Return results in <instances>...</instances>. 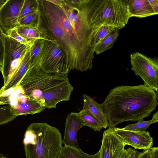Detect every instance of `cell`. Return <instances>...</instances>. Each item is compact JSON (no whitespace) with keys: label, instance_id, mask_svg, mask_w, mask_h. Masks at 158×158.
<instances>
[{"label":"cell","instance_id":"6da1fadb","mask_svg":"<svg viewBox=\"0 0 158 158\" xmlns=\"http://www.w3.org/2000/svg\"><path fill=\"white\" fill-rule=\"evenodd\" d=\"M37 28L42 38L62 48L70 70L93 68L97 28L91 19L92 0H36Z\"/></svg>","mask_w":158,"mask_h":158},{"label":"cell","instance_id":"7a4b0ae2","mask_svg":"<svg viewBox=\"0 0 158 158\" xmlns=\"http://www.w3.org/2000/svg\"><path fill=\"white\" fill-rule=\"evenodd\" d=\"M102 104L108 127L113 129L121 123L149 116L158 104L157 93L144 85H122L111 89Z\"/></svg>","mask_w":158,"mask_h":158},{"label":"cell","instance_id":"3957f363","mask_svg":"<svg viewBox=\"0 0 158 158\" xmlns=\"http://www.w3.org/2000/svg\"><path fill=\"white\" fill-rule=\"evenodd\" d=\"M23 143L26 158H57L62 147L59 130L46 123L31 124Z\"/></svg>","mask_w":158,"mask_h":158},{"label":"cell","instance_id":"277c9868","mask_svg":"<svg viewBox=\"0 0 158 158\" xmlns=\"http://www.w3.org/2000/svg\"><path fill=\"white\" fill-rule=\"evenodd\" d=\"M128 0H92L91 19L96 28L102 25L121 29L130 18Z\"/></svg>","mask_w":158,"mask_h":158},{"label":"cell","instance_id":"5b68a950","mask_svg":"<svg viewBox=\"0 0 158 158\" xmlns=\"http://www.w3.org/2000/svg\"><path fill=\"white\" fill-rule=\"evenodd\" d=\"M35 63L48 73L68 75L70 71L62 48L54 41L47 39L41 40L40 51L33 64Z\"/></svg>","mask_w":158,"mask_h":158},{"label":"cell","instance_id":"8992f818","mask_svg":"<svg viewBox=\"0 0 158 158\" xmlns=\"http://www.w3.org/2000/svg\"><path fill=\"white\" fill-rule=\"evenodd\" d=\"M68 81V75L47 73L35 63L29 65L17 86H20L24 94L28 96L33 91H42Z\"/></svg>","mask_w":158,"mask_h":158},{"label":"cell","instance_id":"52a82bcc","mask_svg":"<svg viewBox=\"0 0 158 158\" xmlns=\"http://www.w3.org/2000/svg\"><path fill=\"white\" fill-rule=\"evenodd\" d=\"M4 53L2 74L4 88L19 67L29 48L10 36L3 34Z\"/></svg>","mask_w":158,"mask_h":158},{"label":"cell","instance_id":"ba28073f","mask_svg":"<svg viewBox=\"0 0 158 158\" xmlns=\"http://www.w3.org/2000/svg\"><path fill=\"white\" fill-rule=\"evenodd\" d=\"M131 69L139 76L144 85L158 93V58H152L138 52L130 55Z\"/></svg>","mask_w":158,"mask_h":158},{"label":"cell","instance_id":"9c48e42d","mask_svg":"<svg viewBox=\"0 0 158 158\" xmlns=\"http://www.w3.org/2000/svg\"><path fill=\"white\" fill-rule=\"evenodd\" d=\"M113 131L117 137L126 145L131 146L134 149L148 150L152 147L153 138L148 131H136L115 127Z\"/></svg>","mask_w":158,"mask_h":158},{"label":"cell","instance_id":"30bf717a","mask_svg":"<svg viewBox=\"0 0 158 158\" xmlns=\"http://www.w3.org/2000/svg\"><path fill=\"white\" fill-rule=\"evenodd\" d=\"M73 89L69 81L65 82L42 91L36 101L45 108H56L60 102L70 100Z\"/></svg>","mask_w":158,"mask_h":158},{"label":"cell","instance_id":"8fae6325","mask_svg":"<svg viewBox=\"0 0 158 158\" xmlns=\"http://www.w3.org/2000/svg\"><path fill=\"white\" fill-rule=\"evenodd\" d=\"M24 0H7L0 9V27L7 35L19 25L18 19Z\"/></svg>","mask_w":158,"mask_h":158},{"label":"cell","instance_id":"7c38bea8","mask_svg":"<svg viewBox=\"0 0 158 158\" xmlns=\"http://www.w3.org/2000/svg\"><path fill=\"white\" fill-rule=\"evenodd\" d=\"M125 146L114 134L113 129L109 127L103 132L100 158H120Z\"/></svg>","mask_w":158,"mask_h":158},{"label":"cell","instance_id":"4fadbf2b","mask_svg":"<svg viewBox=\"0 0 158 158\" xmlns=\"http://www.w3.org/2000/svg\"><path fill=\"white\" fill-rule=\"evenodd\" d=\"M85 126L83 121L79 112H73L67 116L62 143L64 146L80 149L77 139L78 130Z\"/></svg>","mask_w":158,"mask_h":158},{"label":"cell","instance_id":"5bb4252c","mask_svg":"<svg viewBox=\"0 0 158 158\" xmlns=\"http://www.w3.org/2000/svg\"><path fill=\"white\" fill-rule=\"evenodd\" d=\"M127 6L130 18H143L158 15L152 8L148 0H128Z\"/></svg>","mask_w":158,"mask_h":158},{"label":"cell","instance_id":"9a60e30c","mask_svg":"<svg viewBox=\"0 0 158 158\" xmlns=\"http://www.w3.org/2000/svg\"><path fill=\"white\" fill-rule=\"evenodd\" d=\"M10 107L13 112L16 116L39 113L45 109L36 100L30 98L26 102H18L14 106Z\"/></svg>","mask_w":158,"mask_h":158},{"label":"cell","instance_id":"2e32d148","mask_svg":"<svg viewBox=\"0 0 158 158\" xmlns=\"http://www.w3.org/2000/svg\"><path fill=\"white\" fill-rule=\"evenodd\" d=\"M83 101L85 102L90 112L100 123L103 128H106L109 126L106 114L104 112L102 104L96 102L89 96L83 94Z\"/></svg>","mask_w":158,"mask_h":158},{"label":"cell","instance_id":"e0dca14e","mask_svg":"<svg viewBox=\"0 0 158 158\" xmlns=\"http://www.w3.org/2000/svg\"><path fill=\"white\" fill-rule=\"evenodd\" d=\"M29 48L21 64L13 76L4 88L2 89H0V94L6 90L12 87H16L18 85L20 80L28 69L29 65Z\"/></svg>","mask_w":158,"mask_h":158},{"label":"cell","instance_id":"ac0fdd59","mask_svg":"<svg viewBox=\"0 0 158 158\" xmlns=\"http://www.w3.org/2000/svg\"><path fill=\"white\" fill-rule=\"evenodd\" d=\"M57 158H100V152L99 150L95 154L90 155L80 149L64 146L62 147Z\"/></svg>","mask_w":158,"mask_h":158},{"label":"cell","instance_id":"d6986e66","mask_svg":"<svg viewBox=\"0 0 158 158\" xmlns=\"http://www.w3.org/2000/svg\"><path fill=\"white\" fill-rule=\"evenodd\" d=\"M84 124L95 131H100L103 127L96 118L91 113L85 102L83 101V109L79 112Z\"/></svg>","mask_w":158,"mask_h":158},{"label":"cell","instance_id":"ffe728a7","mask_svg":"<svg viewBox=\"0 0 158 158\" xmlns=\"http://www.w3.org/2000/svg\"><path fill=\"white\" fill-rule=\"evenodd\" d=\"M119 29H115L96 46L94 52L97 55L111 48L119 35Z\"/></svg>","mask_w":158,"mask_h":158},{"label":"cell","instance_id":"44dd1931","mask_svg":"<svg viewBox=\"0 0 158 158\" xmlns=\"http://www.w3.org/2000/svg\"><path fill=\"white\" fill-rule=\"evenodd\" d=\"M18 33L30 44L39 39H44L36 27L19 26L15 28Z\"/></svg>","mask_w":158,"mask_h":158},{"label":"cell","instance_id":"7402d4cb","mask_svg":"<svg viewBox=\"0 0 158 158\" xmlns=\"http://www.w3.org/2000/svg\"><path fill=\"white\" fill-rule=\"evenodd\" d=\"M158 122V111H157L153 115L152 119L150 120L144 121L143 119H140L137 123L129 124L122 128L134 131H144L151 124Z\"/></svg>","mask_w":158,"mask_h":158},{"label":"cell","instance_id":"603a6c76","mask_svg":"<svg viewBox=\"0 0 158 158\" xmlns=\"http://www.w3.org/2000/svg\"><path fill=\"white\" fill-rule=\"evenodd\" d=\"M115 29L113 27L107 25H102L98 28L93 37V46L96 48L98 43Z\"/></svg>","mask_w":158,"mask_h":158},{"label":"cell","instance_id":"cb8c5ba5","mask_svg":"<svg viewBox=\"0 0 158 158\" xmlns=\"http://www.w3.org/2000/svg\"><path fill=\"white\" fill-rule=\"evenodd\" d=\"M36 0H24L18 21L26 15L36 11Z\"/></svg>","mask_w":158,"mask_h":158},{"label":"cell","instance_id":"d4e9b609","mask_svg":"<svg viewBox=\"0 0 158 158\" xmlns=\"http://www.w3.org/2000/svg\"><path fill=\"white\" fill-rule=\"evenodd\" d=\"M36 17L37 14L36 11L26 15L18 20V25L20 26L36 27Z\"/></svg>","mask_w":158,"mask_h":158},{"label":"cell","instance_id":"484cf974","mask_svg":"<svg viewBox=\"0 0 158 158\" xmlns=\"http://www.w3.org/2000/svg\"><path fill=\"white\" fill-rule=\"evenodd\" d=\"M42 39L35 40L31 43L29 46V65L34 64L40 51Z\"/></svg>","mask_w":158,"mask_h":158},{"label":"cell","instance_id":"4316f807","mask_svg":"<svg viewBox=\"0 0 158 158\" xmlns=\"http://www.w3.org/2000/svg\"><path fill=\"white\" fill-rule=\"evenodd\" d=\"M7 35L22 44L27 46L30 45L24 38L18 33L15 28L10 31Z\"/></svg>","mask_w":158,"mask_h":158},{"label":"cell","instance_id":"83f0119b","mask_svg":"<svg viewBox=\"0 0 158 158\" xmlns=\"http://www.w3.org/2000/svg\"><path fill=\"white\" fill-rule=\"evenodd\" d=\"M2 31L0 27V72H2L4 57V45Z\"/></svg>","mask_w":158,"mask_h":158},{"label":"cell","instance_id":"f1b7e54d","mask_svg":"<svg viewBox=\"0 0 158 158\" xmlns=\"http://www.w3.org/2000/svg\"><path fill=\"white\" fill-rule=\"evenodd\" d=\"M128 155L127 158H136L138 152L131 148H127Z\"/></svg>","mask_w":158,"mask_h":158},{"label":"cell","instance_id":"f546056e","mask_svg":"<svg viewBox=\"0 0 158 158\" xmlns=\"http://www.w3.org/2000/svg\"><path fill=\"white\" fill-rule=\"evenodd\" d=\"M152 8L154 11L158 14V0H148Z\"/></svg>","mask_w":158,"mask_h":158},{"label":"cell","instance_id":"4dcf8cb0","mask_svg":"<svg viewBox=\"0 0 158 158\" xmlns=\"http://www.w3.org/2000/svg\"><path fill=\"white\" fill-rule=\"evenodd\" d=\"M136 158H149L148 150L137 152Z\"/></svg>","mask_w":158,"mask_h":158},{"label":"cell","instance_id":"1f68e13d","mask_svg":"<svg viewBox=\"0 0 158 158\" xmlns=\"http://www.w3.org/2000/svg\"><path fill=\"white\" fill-rule=\"evenodd\" d=\"M128 155V150L127 149H125L124 152L120 158H127Z\"/></svg>","mask_w":158,"mask_h":158},{"label":"cell","instance_id":"d6a6232c","mask_svg":"<svg viewBox=\"0 0 158 158\" xmlns=\"http://www.w3.org/2000/svg\"><path fill=\"white\" fill-rule=\"evenodd\" d=\"M7 0H0V9L2 7Z\"/></svg>","mask_w":158,"mask_h":158},{"label":"cell","instance_id":"836d02e7","mask_svg":"<svg viewBox=\"0 0 158 158\" xmlns=\"http://www.w3.org/2000/svg\"><path fill=\"white\" fill-rule=\"evenodd\" d=\"M0 158H6V156H5L1 154H0Z\"/></svg>","mask_w":158,"mask_h":158}]
</instances>
